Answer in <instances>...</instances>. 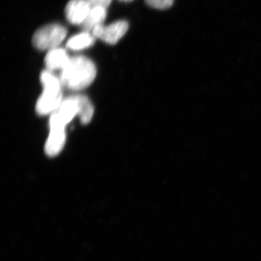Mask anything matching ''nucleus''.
<instances>
[{
    "instance_id": "f257e3e1",
    "label": "nucleus",
    "mask_w": 261,
    "mask_h": 261,
    "mask_svg": "<svg viewBox=\"0 0 261 261\" xmlns=\"http://www.w3.org/2000/svg\"><path fill=\"white\" fill-rule=\"evenodd\" d=\"M97 75L93 62L87 57L70 58L68 65L62 70L61 80L63 87L73 91H80L92 84Z\"/></svg>"
},
{
    "instance_id": "f03ea898",
    "label": "nucleus",
    "mask_w": 261,
    "mask_h": 261,
    "mask_svg": "<svg viewBox=\"0 0 261 261\" xmlns=\"http://www.w3.org/2000/svg\"><path fill=\"white\" fill-rule=\"evenodd\" d=\"M43 92L37 100L36 111L40 116L56 112L63 102L62 85L60 78L49 70H44L41 74Z\"/></svg>"
},
{
    "instance_id": "7ed1b4c3",
    "label": "nucleus",
    "mask_w": 261,
    "mask_h": 261,
    "mask_svg": "<svg viewBox=\"0 0 261 261\" xmlns=\"http://www.w3.org/2000/svg\"><path fill=\"white\" fill-rule=\"evenodd\" d=\"M67 35V29L59 24H49L38 29L33 36L34 47L39 50H47L59 47Z\"/></svg>"
},
{
    "instance_id": "20e7f679",
    "label": "nucleus",
    "mask_w": 261,
    "mask_h": 261,
    "mask_svg": "<svg viewBox=\"0 0 261 261\" xmlns=\"http://www.w3.org/2000/svg\"><path fill=\"white\" fill-rule=\"evenodd\" d=\"M66 125L56 112L53 113L49 120V132L47 142L45 144V152L49 157H55L61 152L64 147L66 140L65 133Z\"/></svg>"
},
{
    "instance_id": "39448f33",
    "label": "nucleus",
    "mask_w": 261,
    "mask_h": 261,
    "mask_svg": "<svg viewBox=\"0 0 261 261\" xmlns=\"http://www.w3.org/2000/svg\"><path fill=\"white\" fill-rule=\"evenodd\" d=\"M128 29V22L121 20L108 25H98L92 30V34L94 37L107 44H116L126 34Z\"/></svg>"
},
{
    "instance_id": "423d86ee",
    "label": "nucleus",
    "mask_w": 261,
    "mask_h": 261,
    "mask_svg": "<svg viewBox=\"0 0 261 261\" xmlns=\"http://www.w3.org/2000/svg\"><path fill=\"white\" fill-rule=\"evenodd\" d=\"M91 5L87 0H70L66 5L65 14L70 23L82 25L90 11Z\"/></svg>"
},
{
    "instance_id": "0eeeda50",
    "label": "nucleus",
    "mask_w": 261,
    "mask_h": 261,
    "mask_svg": "<svg viewBox=\"0 0 261 261\" xmlns=\"http://www.w3.org/2000/svg\"><path fill=\"white\" fill-rule=\"evenodd\" d=\"M70 58L68 53L63 48L58 47L47 51L44 59L46 68L47 70L53 72L61 70V71L68 65Z\"/></svg>"
},
{
    "instance_id": "6e6552de",
    "label": "nucleus",
    "mask_w": 261,
    "mask_h": 261,
    "mask_svg": "<svg viewBox=\"0 0 261 261\" xmlns=\"http://www.w3.org/2000/svg\"><path fill=\"white\" fill-rule=\"evenodd\" d=\"M56 112L65 125H68L75 116H79V106L74 95L63 99Z\"/></svg>"
},
{
    "instance_id": "1a4fd4ad",
    "label": "nucleus",
    "mask_w": 261,
    "mask_h": 261,
    "mask_svg": "<svg viewBox=\"0 0 261 261\" xmlns=\"http://www.w3.org/2000/svg\"><path fill=\"white\" fill-rule=\"evenodd\" d=\"M95 39L92 33L84 31L70 37L66 43V47L72 51L84 50L93 45Z\"/></svg>"
},
{
    "instance_id": "9d476101",
    "label": "nucleus",
    "mask_w": 261,
    "mask_h": 261,
    "mask_svg": "<svg viewBox=\"0 0 261 261\" xmlns=\"http://www.w3.org/2000/svg\"><path fill=\"white\" fill-rule=\"evenodd\" d=\"M107 16V9L101 7L91 8L88 16L82 24L84 32L92 33V30L98 25H102Z\"/></svg>"
},
{
    "instance_id": "9b49d317",
    "label": "nucleus",
    "mask_w": 261,
    "mask_h": 261,
    "mask_svg": "<svg viewBox=\"0 0 261 261\" xmlns=\"http://www.w3.org/2000/svg\"><path fill=\"white\" fill-rule=\"evenodd\" d=\"M79 106V116L81 122L87 124L92 121L94 115V108L89 98L84 95H74Z\"/></svg>"
},
{
    "instance_id": "f8f14e48",
    "label": "nucleus",
    "mask_w": 261,
    "mask_h": 261,
    "mask_svg": "<svg viewBox=\"0 0 261 261\" xmlns=\"http://www.w3.org/2000/svg\"><path fill=\"white\" fill-rule=\"evenodd\" d=\"M145 2L149 7L158 10L168 9L173 3V0H145Z\"/></svg>"
},
{
    "instance_id": "ddd939ff",
    "label": "nucleus",
    "mask_w": 261,
    "mask_h": 261,
    "mask_svg": "<svg viewBox=\"0 0 261 261\" xmlns=\"http://www.w3.org/2000/svg\"><path fill=\"white\" fill-rule=\"evenodd\" d=\"M89 2V5H91L92 8L94 7H101V8H107L111 5L112 0H87Z\"/></svg>"
},
{
    "instance_id": "4468645a",
    "label": "nucleus",
    "mask_w": 261,
    "mask_h": 261,
    "mask_svg": "<svg viewBox=\"0 0 261 261\" xmlns=\"http://www.w3.org/2000/svg\"><path fill=\"white\" fill-rule=\"evenodd\" d=\"M120 1L126 2V3H128V2L133 1V0H120Z\"/></svg>"
}]
</instances>
